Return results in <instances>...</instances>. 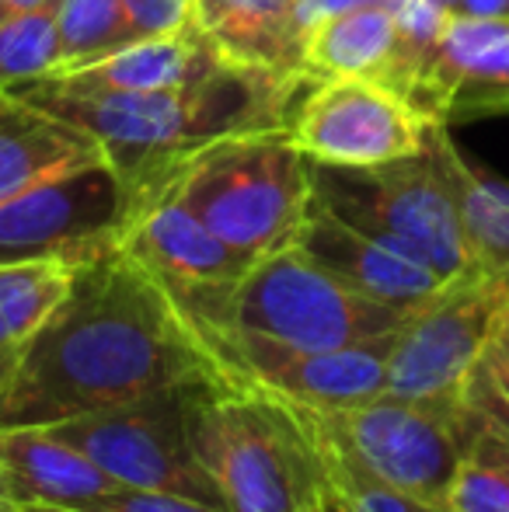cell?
I'll list each match as a JSON object with an SVG mask.
<instances>
[{"instance_id":"36","label":"cell","mask_w":509,"mask_h":512,"mask_svg":"<svg viewBox=\"0 0 509 512\" xmlns=\"http://www.w3.org/2000/svg\"><path fill=\"white\" fill-rule=\"evenodd\" d=\"M440 7H447V11H457V0H436Z\"/></svg>"},{"instance_id":"19","label":"cell","mask_w":509,"mask_h":512,"mask_svg":"<svg viewBox=\"0 0 509 512\" xmlns=\"http://www.w3.org/2000/svg\"><path fill=\"white\" fill-rule=\"evenodd\" d=\"M426 150L454 192L471 265L509 286V182L468 161L450 140L447 122H433Z\"/></svg>"},{"instance_id":"27","label":"cell","mask_w":509,"mask_h":512,"mask_svg":"<svg viewBox=\"0 0 509 512\" xmlns=\"http://www.w3.org/2000/svg\"><path fill=\"white\" fill-rule=\"evenodd\" d=\"M91 512H224L217 506H206L199 499L189 495H175V492H147V488H126L119 485L112 495H105L98 506H91Z\"/></svg>"},{"instance_id":"26","label":"cell","mask_w":509,"mask_h":512,"mask_svg":"<svg viewBox=\"0 0 509 512\" xmlns=\"http://www.w3.org/2000/svg\"><path fill=\"white\" fill-rule=\"evenodd\" d=\"M443 512H509V481L492 464L468 453L447 492Z\"/></svg>"},{"instance_id":"2","label":"cell","mask_w":509,"mask_h":512,"mask_svg":"<svg viewBox=\"0 0 509 512\" xmlns=\"http://www.w3.org/2000/svg\"><path fill=\"white\" fill-rule=\"evenodd\" d=\"M314 81L311 74L224 56L192 81L157 91H77L42 77L4 91L91 133L129 189H140L178 157L220 136L290 129Z\"/></svg>"},{"instance_id":"5","label":"cell","mask_w":509,"mask_h":512,"mask_svg":"<svg viewBox=\"0 0 509 512\" xmlns=\"http://www.w3.org/2000/svg\"><path fill=\"white\" fill-rule=\"evenodd\" d=\"M314 432L325 446L342 450L419 506L443 509L457 471L475 443V411L468 398H405L377 394L353 408L311 411Z\"/></svg>"},{"instance_id":"14","label":"cell","mask_w":509,"mask_h":512,"mask_svg":"<svg viewBox=\"0 0 509 512\" xmlns=\"http://www.w3.org/2000/svg\"><path fill=\"white\" fill-rule=\"evenodd\" d=\"M412 105L433 122L509 112V21L454 14Z\"/></svg>"},{"instance_id":"9","label":"cell","mask_w":509,"mask_h":512,"mask_svg":"<svg viewBox=\"0 0 509 512\" xmlns=\"http://www.w3.org/2000/svg\"><path fill=\"white\" fill-rule=\"evenodd\" d=\"M506 314L509 286L485 272L475 269L443 283L394 331L387 391L405 398L461 394Z\"/></svg>"},{"instance_id":"22","label":"cell","mask_w":509,"mask_h":512,"mask_svg":"<svg viewBox=\"0 0 509 512\" xmlns=\"http://www.w3.org/2000/svg\"><path fill=\"white\" fill-rule=\"evenodd\" d=\"M77 265L63 258H28L0 265V384L18 366L25 345L46 328L74 290Z\"/></svg>"},{"instance_id":"23","label":"cell","mask_w":509,"mask_h":512,"mask_svg":"<svg viewBox=\"0 0 509 512\" xmlns=\"http://www.w3.org/2000/svg\"><path fill=\"white\" fill-rule=\"evenodd\" d=\"M56 28H60V63H56V70L102 60V56L136 42L123 0H60Z\"/></svg>"},{"instance_id":"3","label":"cell","mask_w":509,"mask_h":512,"mask_svg":"<svg viewBox=\"0 0 509 512\" xmlns=\"http://www.w3.org/2000/svg\"><path fill=\"white\" fill-rule=\"evenodd\" d=\"M192 450L227 512H318L328 457L304 408L241 377H213L192 405Z\"/></svg>"},{"instance_id":"37","label":"cell","mask_w":509,"mask_h":512,"mask_svg":"<svg viewBox=\"0 0 509 512\" xmlns=\"http://www.w3.org/2000/svg\"><path fill=\"white\" fill-rule=\"evenodd\" d=\"M422 512H443V509H433V506H422Z\"/></svg>"},{"instance_id":"16","label":"cell","mask_w":509,"mask_h":512,"mask_svg":"<svg viewBox=\"0 0 509 512\" xmlns=\"http://www.w3.org/2000/svg\"><path fill=\"white\" fill-rule=\"evenodd\" d=\"M95 161H105L95 136L0 88V203Z\"/></svg>"},{"instance_id":"7","label":"cell","mask_w":509,"mask_h":512,"mask_svg":"<svg viewBox=\"0 0 509 512\" xmlns=\"http://www.w3.org/2000/svg\"><path fill=\"white\" fill-rule=\"evenodd\" d=\"M405 314L360 293L293 244L258 258L213 331H248L293 349H346L398 331Z\"/></svg>"},{"instance_id":"33","label":"cell","mask_w":509,"mask_h":512,"mask_svg":"<svg viewBox=\"0 0 509 512\" xmlns=\"http://www.w3.org/2000/svg\"><path fill=\"white\" fill-rule=\"evenodd\" d=\"M0 512H21V502H18V495L11 492V485H7L4 471H0Z\"/></svg>"},{"instance_id":"34","label":"cell","mask_w":509,"mask_h":512,"mask_svg":"<svg viewBox=\"0 0 509 512\" xmlns=\"http://www.w3.org/2000/svg\"><path fill=\"white\" fill-rule=\"evenodd\" d=\"M21 512H91V509H67V506H42V502H25Z\"/></svg>"},{"instance_id":"10","label":"cell","mask_w":509,"mask_h":512,"mask_svg":"<svg viewBox=\"0 0 509 512\" xmlns=\"http://www.w3.org/2000/svg\"><path fill=\"white\" fill-rule=\"evenodd\" d=\"M133 203V189L109 157L7 199L0 203V265L28 258L91 262L123 244Z\"/></svg>"},{"instance_id":"32","label":"cell","mask_w":509,"mask_h":512,"mask_svg":"<svg viewBox=\"0 0 509 512\" xmlns=\"http://www.w3.org/2000/svg\"><path fill=\"white\" fill-rule=\"evenodd\" d=\"M60 0H0V21L7 18H21V14H35V11H56Z\"/></svg>"},{"instance_id":"1","label":"cell","mask_w":509,"mask_h":512,"mask_svg":"<svg viewBox=\"0 0 509 512\" xmlns=\"http://www.w3.org/2000/svg\"><path fill=\"white\" fill-rule=\"evenodd\" d=\"M220 377L210 345L123 244L77 265L74 290L0 384V429L56 425Z\"/></svg>"},{"instance_id":"20","label":"cell","mask_w":509,"mask_h":512,"mask_svg":"<svg viewBox=\"0 0 509 512\" xmlns=\"http://www.w3.org/2000/svg\"><path fill=\"white\" fill-rule=\"evenodd\" d=\"M300 0H192V25L227 56L269 70L307 74L300 63Z\"/></svg>"},{"instance_id":"6","label":"cell","mask_w":509,"mask_h":512,"mask_svg":"<svg viewBox=\"0 0 509 512\" xmlns=\"http://www.w3.org/2000/svg\"><path fill=\"white\" fill-rule=\"evenodd\" d=\"M314 199L387 248L429 265L443 283L475 272L450 182L429 150L387 164L311 161Z\"/></svg>"},{"instance_id":"15","label":"cell","mask_w":509,"mask_h":512,"mask_svg":"<svg viewBox=\"0 0 509 512\" xmlns=\"http://www.w3.org/2000/svg\"><path fill=\"white\" fill-rule=\"evenodd\" d=\"M297 248L311 255L318 265H325L328 272H335L339 279H346L349 286H356L360 293L401 310L419 307L422 300L433 297L443 286V279L429 265L415 262V258L387 248L377 237L356 230L353 223L335 216L318 199L311 203V213L300 227Z\"/></svg>"},{"instance_id":"4","label":"cell","mask_w":509,"mask_h":512,"mask_svg":"<svg viewBox=\"0 0 509 512\" xmlns=\"http://www.w3.org/2000/svg\"><path fill=\"white\" fill-rule=\"evenodd\" d=\"M168 189L252 262L293 248L314 203L311 157L290 129H258L203 143L143 182Z\"/></svg>"},{"instance_id":"11","label":"cell","mask_w":509,"mask_h":512,"mask_svg":"<svg viewBox=\"0 0 509 512\" xmlns=\"http://www.w3.org/2000/svg\"><path fill=\"white\" fill-rule=\"evenodd\" d=\"M133 220L126 227L123 248L133 251L154 279L178 300L199 335L220 328L227 300L252 269L245 251L231 248L217 230H210L182 199L168 189L136 192Z\"/></svg>"},{"instance_id":"13","label":"cell","mask_w":509,"mask_h":512,"mask_svg":"<svg viewBox=\"0 0 509 512\" xmlns=\"http://www.w3.org/2000/svg\"><path fill=\"white\" fill-rule=\"evenodd\" d=\"M433 119L398 91L363 77L314 81L290 122L293 140L321 164H387L426 150Z\"/></svg>"},{"instance_id":"28","label":"cell","mask_w":509,"mask_h":512,"mask_svg":"<svg viewBox=\"0 0 509 512\" xmlns=\"http://www.w3.org/2000/svg\"><path fill=\"white\" fill-rule=\"evenodd\" d=\"M475 422H478V418H475ZM471 457L492 464L509 481V432H499V429H492V425L478 422L475 443H471Z\"/></svg>"},{"instance_id":"17","label":"cell","mask_w":509,"mask_h":512,"mask_svg":"<svg viewBox=\"0 0 509 512\" xmlns=\"http://www.w3.org/2000/svg\"><path fill=\"white\" fill-rule=\"evenodd\" d=\"M0 471L21 506L42 502V506L91 509L119 488V481L109 478L95 460L42 425L0 429Z\"/></svg>"},{"instance_id":"31","label":"cell","mask_w":509,"mask_h":512,"mask_svg":"<svg viewBox=\"0 0 509 512\" xmlns=\"http://www.w3.org/2000/svg\"><path fill=\"white\" fill-rule=\"evenodd\" d=\"M454 14H468V18L509 21V0H457V11Z\"/></svg>"},{"instance_id":"25","label":"cell","mask_w":509,"mask_h":512,"mask_svg":"<svg viewBox=\"0 0 509 512\" xmlns=\"http://www.w3.org/2000/svg\"><path fill=\"white\" fill-rule=\"evenodd\" d=\"M325 457H328V474H332V492L353 512H422L419 502L401 495L398 488H391L377 474H370L367 467L356 464L342 450L325 446Z\"/></svg>"},{"instance_id":"12","label":"cell","mask_w":509,"mask_h":512,"mask_svg":"<svg viewBox=\"0 0 509 512\" xmlns=\"http://www.w3.org/2000/svg\"><path fill=\"white\" fill-rule=\"evenodd\" d=\"M210 345L224 377H241L311 411H339L387 391L394 331L346 349H293L248 331H213Z\"/></svg>"},{"instance_id":"35","label":"cell","mask_w":509,"mask_h":512,"mask_svg":"<svg viewBox=\"0 0 509 512\" xmlns=\"http://www.w3.org/2000/svg\"><path fill=\"white\" fill-rule=\"evenodd\" d=\"M318 512H353V509H349V506H346V502H342V499H339V495H335V492H332V499H328V502H325V506H321Z\"/></svg>"},{"instance_id":"8","label":"cell","mask_w":509,"mask_h":512,"mask_svg":"<svg viewBox=\"0 0 509 512\" xmlns=\"http://www.w3.org/2000/svg\"><path fill=\"white\" fill-rule=\"evenodd\" d=\"M206 380L164 387L147 398L67 418L46 429L81 450L88 460H95L119 485L189 495L206 506L224 509L217 485L192 450V405Z\"/></svg>"},{"instance_id":"21","label":"cell","mask_w":509,"mask_h":512,"mask_svg":"<svg viewBox=\"0 0 509 512\" xmlns=\"http://www.w3.org/2000/svg\"><path fill=\"white\" fill-rule=\"evenodd\" d=\"M398 53V21L384 0L332 14L307 28L304 42H300V63L318 81L363 77V81L391 88L394 74H398Z\"/></svg>"},{"instance_id":"24","label":"cell","mask_w":509,"mask_h":512,"mask_svg":"<svg viewBox=\"0 0 509 512\" xmlns=\"http://www.w3.org/2000/svg\"><path fill=\"white\" fill-rule=\"evenodd\" d=\"M60 63L56 11H35L0 21V88L35 81Z\"/></svg>"},{"instance_id":"29","label":"cell","mask_w":509,"mask_h":512,"mask_svg":"<svg viewBox=\"0 0 509 512\" xmlns=\"http://www.w3.org/2000/svg\"><path fill=\"white\" fill-rule=\"evenodd\" d=\"M482 366L492 373V380L499 384V391L509 398V314H506V321L499 324L496 335H492L489 349H485V356H482Z\"/></svg>"},{"instance_id":"30","label":"cell","mask_w":509,"mask_h":512,"mask_svg":"<svg viewBox=\"0 0 509 512\" xmlns=\"http://www.w3.org/2000/svg\"><path fill=\"white\" fill-rule=\"evenodd\" d=\"M363 4H381V0H300L297 4L300 32H307V28L318 25V21L332 18V14L353 11V7H363Z\"/></svg>"},{"instance_id":"18","label":"cell","mask_w":509,"mask_h":512,"mask_svg":"<svg viewBox=\"0 0 509 512\" xmlns=\"http://www.w3.org/2000/svg\"><path fill=\"white\" fill-rule=\"evenodd\" d=\"M220 60L224 53L196 25H189L175 35L136 39L102 60L42 74V81L77 91H157L192 81Z\"/></svg>"}]
</instances>
